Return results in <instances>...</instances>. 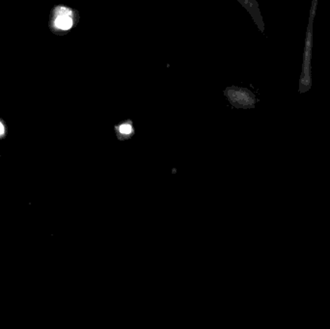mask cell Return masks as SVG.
<instances>
[{
  "instance_id": "cell-1",
  "label": "cell",
  "mask_w": 330,
  "mask_h": 329,
  "mask_svg": "<svg viewBox=\"0 0 330 329\" xmlns=\"http://www.w3.org/2000/svg\"><path fill=\"white\" fill-rule=\"evenodd\" d=\"M116 136L120 141H125L130 139L135 133V130L132 127V122L128 120L122 124H119L114 127Z\"/></svg>"
},
{
  "instance_id": "cell-2",
  "label": "cell",
  "mask_w": 330,
  "mask_h": 329,
  "mask_svg": "<svg viewBox=\"0 0 330 329\" xmlns=\"http://www.w3.org/2000/svg\"><path fill=\"white\" fill-rule=\"evenodd\" d=\"M62 13L57 16L55 20V26L62 30H69L72 26V20L71 16V12L66 10V8H61Z\"/></svg>"
},
{
  "instance_id": "cell-3",
  "label": "cell",
  "mask_w": 330,
  "mask_h": 329,
  "mask_svg": "<svg viewBox=\"0 0 330 329\" xmlns=\"http://www.w3.org/2000/svg\"><path fill=\"white\" fill-rule=\"evenodd\" d=\"M5 133H6L5 127H4V125L1 123V122H0V138L3 137L5 135Z\"/></svg>"
}]
</instances>
